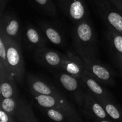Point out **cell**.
I'll return each mask as SVG.
<instances>
[{
	"mask_svg": "<svg viewBox=\"0 0 122 122\" xmlns=\"http://www.w3.org/2000/svg\"><path fill=\"white\" fill-rule=\"evenodd\" d=\"M100 102L103 106L107 114L112 119L114 120H121L122 119V111L113 102V100H105Z\"/></svg>",
	"mask_w": 122,
	"mask_h": 122,
	"instance_id": "obj_18",
	"label": "cell"
},
{
	"mask_svg": "<svg viewBox=\"0 0 122 122\" xmlns=\"http://www.w3.org/2000/svg\"><path fill=\"white\" fill-rule=\"evenodd\" d=\"M5 38L10 71L17 83L22 85L25 76V66L20 42L12 40L5 36Z\"/></svg>",
	"mask_w": 122,
	"mask_h": 122,
	"instance_id": "obj_2",
	"label": "cell"
},
{
	"mask_svg": "<svg viewBox=\"0 0 122 122\" xmlns=\"http://www.w3.org/2000/svg\"><path fill=\"white\" fill-rule=\"evenodd\" d=\"M58 2H59V4H60V2H61V0H58Z\"/></svg>",
	"mask_w": 122,
	"mask_h": 122,
	"instance_id": "obj_28",
	"label": "cell"
},
{
	"mask_svg": "<svg viewBox=\"0 0 122 122\" xmlns=\"http://www.w3.org/2000/svg\"><path fill=\"white\" fill-rule=\"evenodd\" d=\"M58 71L56 74V81L73 99L76 104L82 107L85 90L81 80L61 70Z\"/></svg>",
	"mask_w": 122,
	"mask_h": 122,
	"instance_id": "obj_4",
	"label": "cell"
},
{
	"mask_svg": "<svg viewBox=\"0 0 122 122\" xmlns=\"http://www.w3.org/2000/svg\"><path fill=\"white\" fill-rule=\"evenodd\" d=\"M107 29L122 35V14L110 0H93Z\"/></svg>",
	"mask_w": 122,
	"mask_h": 122,
	"instance_id": "obj_3",
	"label": "cell"
},
{
	"mask_svg": "<svg viewBox=\"0 0 122 122\" xmlns=\"http://www.w3.org/2000/svg\"><path fill=\"white\" fill-rule=\"evenodd\" d=\"M38 7L46 15L55 17L57 14V10L52 0H33Z\"/></svg>",
	"mask_w": 122,
	"mask_h": 122,
	"instance_id": "obj_19",
	"label": "cell"
},
{
	"mask_svg": "<svg viewBox=\"0 0 122 122\" xmlns=\"http://www.w3.org/2000/svg\"><path fill=\"white\" fill-rule=\"evenodd\" d=\"M83 61L86 70L99 82L107 85L115 83L114 73L109 67L101 64L97 59Z\"/></svg>",
	"mask_w": 122,
	"mask_h": 122,
	"instance_id": "obj_9",
	"label": "cell"
},
{
	"mask_svg": "<svg viewBox=\"0 0 122 122\" xmlns=\"http://www.w3.org/2000/svg\"><path fill=\"white\" fill-rule=\"evenodd\" d=\"M60 70L80 79L86 71L85 62L78 54L68 52L65 55Z\"/></svg>",
	"mask_w": 122,
	"mask_h": 122,
	"instance_id": "obj_13",
	"label": "cell"
},
{
	"mask_svg": "<svg viewBox=\"0 0 122 122\" xmlns=\"http://www.w3.org/2000/svg\"><path fill=\"white\" fill-rule=\"evenodd\" d=\"M23 39L29 48L35 50L46 46L47 39L40 29L31 24H27L23 32Z\"/></svg>",
	"mask_w": 122,
	"mask_h": 122,
	"instance_id": "obj_14",
	"label": "cell"
},
{
	"mask_svg": "<svg viewBox=\"0 0 122 122\" xmlns=\"http://www.w3.org/2000/svg\"><path fill=\"white\" fill-rule=\"evenodd\" d=\"M100 122H108V121H106V120H102V121H101Z\"/></svg>",
	"mask_w": 122,
	"mask_h": 122,
	"instance_id": "obj_27",
	"label": "cell"
},
{
	"mask_svg": "<svg viewBox=\"0 0 122 122\" xmlns=\"http://www.w3.org/2000/svg\"><path fill=\"white\" fill-rule=\"evenodd\" d=\"M106 36L111 51L119 63L122 58V35L107 29Z\"/></svg>",
	"mask_w": 122,
	"mask_h": 122,
	"instance_id": "obj_17",
	"label": "cell"
},
{
	"mask_svg": "<svg viewBox=\"0 0 122 122\" xmlns=\"http://www.w3.org/2000/svg\"><path fill=\"white\" fill-rule=\"evenodd\" d=\"M17 84L11 73L0 64V98L19 97Z\"/></svg>",
	"mask_w": 122,
	"mask_h": 122,
	"instance_id": "obj_12",
	"label": "cell"
},
{
	"mask_svg": "<svg viewBox=\"0 0 122 122\" xmlns=\"http://www.w3.org/2000/svg\"><path fill=\"white\" fill-rule=\"evenodd\" d=\"M39 29L47 40L57 46H63L65 45V39L61 31L48 22L41 21L39 23Z\"/></svg>",
	"mask_w": 122,
	"mask_h": 122,
	"instance_id": "obj_15",
	"label": "cell"
},
{
	"mask_svg": "<svg viewBox=\"0 0 122 122\" xmlns=\"http://www.w3.org/2000/svg\"><path fill=\"white\" fill-rule=\"evenodd\" d=\"M82 107L84 108L86 112L98 119H104L108 115L101 104L86 91Z\"/></svg>",
	"mask_w": 122,
	"mask_h": 122,
	"instance_id": "obj_16",
	"label": "cell"
},
{
	"mask_svg": "<svg viewBox=\"0 0 122 122\" xmlns=\"http://www.w3.org/2000/svg\"><path fill=\"white\" fill-rule=\"evenodd\" d=\"M31 95L36 102L42 108H54L64 112L71 117H77L76 109L66 97L57 98L36 94H31Z\"/></svg>",
	"mask_w": 122,
	"mask_h": 122,
	"instance_id": "obj_5",
	"label": "cell"
},
{
	"mask_svg": "<svg viewBox=\"0 0 122 122\" xmlns=\"http://www.w3.org/2000/svg\"><path fill=\"white\" fill-rule=\"evenodd\" d=\"M118 64H119V67H120V69H121L122 70V58L121 60L120 61V62L118 63Z\"/></svg>",
	"mask_w": 122,
	"mask_h": 122,
	"instance_id": "obj_26",
	"label": "cell"
},
{
	"mask_svg": "<svg viewBox=\"0 0 122 122\" xmlns=\"http://www.w3.org/2000/svg\"><path fill=\"white\" fill-rule=\"evenodd\" d=\"M65 55L55 50H51L46 46L35 50L34 58L41 65L51 69L60 70Z\"/></svg>",
	"mask_w": 122,
	"mask_h": 122,
	"instance_id": "obj_7",
	"label": "cell"
},
{
	"mask_svg": "<svg viewBox=\"0 0 122 122\" xmlns=\"http://www.w3.org/2000/svg\"><path fill=\"white\" fill-rule=\"evenodd\" d=\"M122 14V0H110Z\"/></svg>",
	"mask_w": 122,
	"mask_h": 122,
	"instance_id": "obj_25",
	"label": "cell"
},
{
	"mask_svg": "<svg viewBox=\"0 0 122 122\" xmlns=\"http://www.w3.org/2000/svg\"><path fill=\"white\" fill-rule=\"evenodd\" d=\"M10 115L7 114L1 108L0 110V121L3 122H8L10 120Z\"/></svg>",
	"mask_w": 122,
	"mask_h": 122,
	"instance_id": "obj_23",
	"label": "cell"
},
{
	"mask_svg": "<svg viewBox=\"0 0 122 122\" xmlns=\"http://www.w3.org/2000/svg\"><path fill=\"white\" fill-rule=\"evenodd\" d=\"M60 6L66 15L75 23L77 24L89 19L85 0H61Z\"/></svg>",
	"mask_w": 122,
	"mask_h": 122,
	"instance_id": "obj_6",
	"label": "cell"
},
{
	"mask_svg": "<svg viewBox=\"0 0 122 122\" xmlns=\"http://www.w3.org/2000/svg\"><path fill=\"white\" fill-rule=\"evenodd\" d=\"M0 32L7 38L15 41H21L20 23L15 14L5 13L0 17Z\"/></svg>",
	"mask_w": 122,
	"mask_h": 122,
	"instance_id": "obj_11",
	"label": "cell"
},
{
	"mask_svg": "<svg viewBox=\"0 0 122 122\" xmlns=\"http://www.w3.org/2000/svg\"><path fill=\"white\" fill-rule=\"evenodd\" d=\"M19 97L0 98L1 100V108L9 115H15L17 107Z\"/></svg>",
	"mask_w": 122,
	"mask_h": 122,
	"instance_id": "obj_20",
	"label": "cell"
},
{
	"mask_svg": "<svg viewBox=\"0 0 122 122\" xmlns=\"http://www.w3.org/2000/svg\"><path fill=\"white\" fill-rule=\"evenodd\" d=\"M80 80L85 90L89 93L99 102L105 100H113L110 93L86 70L83 73Z\"/></svg>",
	"mask_w": 122,
	"mask_h": 122,
	"instance_id": "obj_10",
	"label": "cell"
},
{
	"mask_svg": "<svg viewBox=\"0 0 122 122\" xmlns=\"http://www.w3.org/2000/svg\"><path fill=\"white\" fill-rule=\"evenodd\" d=\"M0 64L4 67L9 72V67L7 61V45L5 36L1 32H0Z\"/></svg>",
	"mask_w": 122,
	"mask_h": 122,
	"instance_id": "obj_21",
	"label": "cell"
},
{
	"mask_svg": "<svg viewBox=\"0 0 122 122\" xmlns=\"http://www.w3.org/2000/svg\"><path fill=\"white\" fill-rule=\"evenodd\" d=\"M44 110L48 117L55 122H60L63 121L65 117L70 118L71 117L64 112L58 110L54 109V108H44Z\"/></svg>",
	"mask_w": 122,
	"mask_h": 122,
	"instance_id": "obj_22",
	"label": "cell"
},
{
	"mask_svg": "<svg viewBox=\"0 0 122 122\" xmlns=\"http://www.w3.org/2000/svg\"><path fill=\"white\" fill-rule=\"evenodd\" d=\"M27 86L31 94L48 95L57 98L66 97L52 85L38 76L33 75H27Z\"/></svg>",
	"mask_w": 122,
	"mask_h": 122,
	"instance_id": "obj_8",
	"label": "cell"
},
{
	"mask_svg": "<svg viewBox=\"0 0 122 122\" xmlns=\"http://www.w3.org/2000/svg\"><path fill=\"white\" fill-rule=\"evenodd\" d=\"M0 122H2V121H0Z\"/></svg>",
	"mask_w": 122,
	"mask_h": 122,
	"instance_id": "obj_29",
	"label": "cell"
},
{
	"mask_svg": "<svg viewBox=\"0 0 122 122\" xmlns=\"http://www.w3.org/2000/svg\"><path fill=\"white\" fill-rule=\"evenodd\" d=\"M97 42L96 32L89 19L76 24L73 32V45L76 53L83 60L97 59Z\"/></svg>",
	"mask_w": 122,
	"mask_h": 122,
	"instance_id": "obj_1",
	"label": "cell"
},
{
	"mask_svg": "<svg viewBox=\"0 0 122 122\" xmlns=\"http://www.w3.org/2000/svg\"><path fill=\"white\" fill-rule=\"evenodd\" d=\"M8 0H0V17L2 16L5 12Z\"/></svg>",
	"mask_w": 122,
	"mask_h": 122,
	"instance_id": "obj_24",
	"label": "cell"
}]
</instances>
